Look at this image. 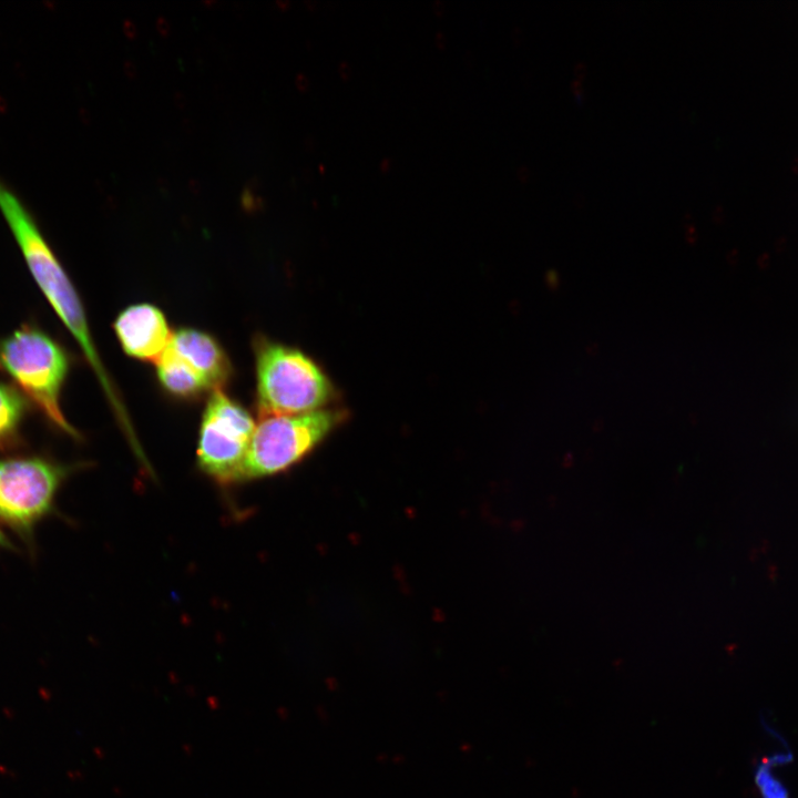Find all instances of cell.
Instances as JSON below:
<instances>
[{
    "label": "cell",
    "instance_id": "cell-1",
    "mask_svg": "<svg viewBox=\"0 0 798 798\" xmlns=\"http://www.w3.org/2000/svg\"><path fill=\"white\" fill-rule=\"evenodd\" d=\"M0 211L32 278L59 319L78 342L120 423H126L129 417L96 351L78 290L39 228L33 215L1 180Z\"/></svg>",
    "mask_w": 798,
    "mask_h": 798
},
{
    "label": "cell",
    "instance_id": "cell-2",
    "mask_svg": "<svg viewBox=\"0 0 798 798\" xmlns=\"http://www.w3.org/2000/svg\"><path fill=\"white\" fill-rule=\"evenodd\" d=\"M69 370L70 357L64 347L34 324H23L0 337V371L53 429L81 440V433L66 420L60 402Z\"/></svg>",
    "mask_w": 798,
    "mask_h": 798
},
{
    "label": "cell",
    "instance_id": "cell-3",
    "mask_svg": "<svg viewBox=\"0 0 798 798\" xmlns=\"http://www.w3.org/2000/svg\"><path fill=\"white\" fill-rule=\"evenodd\" d=\"M256 405L260 416H291L337 406L339 391L326 370L303 350L256 338Z\"/></svg>",
    "mask_w": 798,
    "mask_h": 798
},
{
    "label": "cell",
    "instance_id": "cell-4",
    "mask_svg": "<svg viewBox=\"0 0 798 798\" xmlns=\"http://www.w3.org/2000/svg\"><path fill=\"white\" fill-rule=\"evenodd\" d=\"M79 464L44 453L0 457V521L35 551V529L55 513L57 497Z\"/></svg>",
    "mask_w": 798,
    "mask_h": 798
},
{
    "label": "cell",
    "instance_id": "cell-5",
    "mask_svg": "<svg viewBox=\"0 0 798 798\" xmlns=\"http://www.w3.org/2000/svg\"><path fill=\"white\" fill-rule=\"evenodd\" d=\"M350 417L335 406L308 413L260 418L242 468L239 482L286 472L307 459Z\"/></svg>",
    "mask_w": 798,
    "mask_h": 798
},
{
    "label": "cell",
    "instance_id": "cell-6",
    "mask_svg": "<svg viewBox=\"0 0 798 798\" xmlns=\"http://www.w3.org/2000/svg\"><path fill=\"white\" fill-rule=\"evenodd\" d=\"M250 413L223 389L212 391L201 421L198 468L222 485L239 483L255 430Z\"/></svg>",
    "mask_w": 798,
    "mask_h": 798
},
{
    "label": "cell",
    "instance_id": "cell-7",
    "mask_svg": "<svg viewBox=\"0 0 798 798\" xmlns=\"http://www.w3.org/2000/svg\"><path fill=\"white\" fill-rule=\"evenodd\" d=\"M114 330L124 352L143 361H157L172 338L167 320L152 304H135L123 309Z\"/></svg>",
    "mask_w": 798,
    "mask_h": 798
},
{
    "label": "cell",
    "instance_id": "cell-8",
    "mask_svg": "<svg viewBox=\"0 0 798 798\" xmlns=\"http://www.w3.org/2000/svg\"><path fill=\"white\" fill-rule=\"evenodd\" d=\"M168 346L201 375L212 391L223 389L229 380L231 361L217 340L207 332L180 328L173 331Z\"/></svg>",
    "mask_w": 798,
    "mask_h": 798
},
{
    "label": "cell",
    "instance_id": "cell-9",
    "mask_svg": "<svg viewBox=\"0 0 798 798\" xmlns=\"http://www.w3.org/2000/svg\"><path fill=\"white\" fill-rule=\"evenodd\" d=\"M156 375L161 387L178 399H195L211 390L201 375L170 346L156 361Z\"/></svg>",
    "mask_w": 798,
    "mask_h": 798
},
{
    "label": "cell",
    "instance_id": "cell-10",
    "mask_svg": "<svg viewBox=\"0 0 798 798\" xmlns=\"http://www.w3.org/2000/svg\"><path fill=\"white\" fill-rule=\"evenodd\" d=\"M31 403L14 386L0 381V453L23 446L22 427Z\"/></svg>",
    "mask_w": 798,
    "mask_h": 798
},
{
    "label": "cell",
    "instance_id": "cell-11",
    "mask_svg": "<svg viewBox=\"0 0 798 798\" xmlns=\"http://www.w3.org/2000/svg\"><path fill=\"white\" fill-rule=\"evenodd\" d=\"M756 770V785L763 798H789L786 787L771 774V759Z\"/></svg>",
    "mask_w": 798,
    "mask_h": 798
},
{
    "label": "cell",
    "instance_id": "cell-12",
    "mask_svg": "<svg viewBox=\"0 0 798 798\" xmlns=\"http://www.w3.org/2000/svg\"><path fill=\"white\" fill-rule=\"evenodd\" d=\"M0 550L17 551V546L11 542L4 531L0 528Z\"/></svg>",
    "mask_w": 798,
    "mask_h": 798
}]
</instances>
